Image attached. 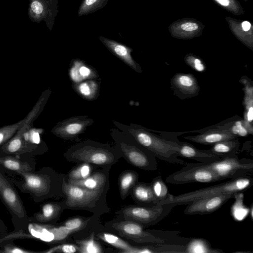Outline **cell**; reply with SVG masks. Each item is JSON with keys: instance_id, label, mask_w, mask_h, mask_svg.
Returning a JSON list of instances; mask_svg holds the SVG:
<instances>
[{"instance_id": "cell-13", "label": "cell", "mask_w": 253, "mask_h": 253, "mask_svg": "<svg viewBox=\"0 0 253 253\" xmlns=\"http://www.w3.org/2000/svg\"><path fill=\"white\" fill-rule=\"evenodd\" d=\"M57 0H30L28 14L30 20L37 23L45 22L51 30L57 13Z\"/></svg>"}, {"instance_id": "cell-26", "label": "cell", "mask_w": 253, "mask_h": 253, "mask_svg": "<svg viewBox=\"0 0 253 253\" xmlns=\"http://www.w3.org/2000/svg\"><path fill=\"white\" fill-rule=\"evenodd\" d=\"M172 83L179 91L187 94L197 93L199 89L196 79L189 74H176L172 79Z\"/></svg>"}, {"instance_id": "cell-10", "label": "cell", "mask_w": 253, "mask_h": 253, "mask_svg": "<svg viewBox=\"0 0 253 253\" xmlns=\"http://www.w3.org/2000/svg\"><path fill=\"white\" fill-rule=\"evenodd\" d=\"M181 169L169 175L166 181L172 184L189 183H211L220 181L219 178L211 169L200 163H185Z\"/></svg>"}, {"instance_id": "cell-37", "label": "cell", "mask_w": 253, "mask_h": 253, "mask_svg": "<svg viewBox=\"0 0 253 253\" xmlns=\"http://www.w3.org/2000/svg\"><path fill=\"white\" fill-rule=\"evenodd\" d=\"M107 0H84L79 12V16L89 13L104 5Z\"/></svg>"}, {"instance_id": "cell-8", "label": "cell", "mask_w": 253, "mask_h": 253, "mask_svg": "<svg viewBox=\"0 0 253 253\" xmlns=\"http://www.w3.org/2000/svg\"><path fill=\"white\" fill-rule=\"evenodd\" d=\"M200 164L214 172L221 180L249 175L253 172V161L246 158L240 159L237 155L209 164Z\"/></svg>"}, {"instance_id": "cell-41", "label": "cell", "mask_w": 253, "mask_h": 253, "mask_svg": "<svg viewBox=\"0 0 253 253\" xmlns=\"http://www.w3.org/2000/svg\"><path fill=\"white\" fill-rule=\"evenodd\" d=\"M84 221L81 218L75 217L67 220L63 227L68 231H75L81 229L84 225Z\"/></svg>"}, {"instance_id": "cell-44", "label": "cell", "mask_w": 253, "mask_h": 253, "mask_svg": "<svg viewBox=\"0 0 253 253\" xmlns=\"http://www.w3.org/2000/svg\"><path fill=\"white\" fill-rule=\"evenodd\" d=\"M249 213L250 215L251 219L253 220V204H251L250 208H249Z\"/></svg>"}, {"instance_id": "cell-22", "label": "cell", "mask_w": 253, "mask_h": 253, "mask_svg": "<svg viewBox=\"0 0 253 253\" xmlns=\"http://www.w3.org/2000/svg\"><path fill=\"white\" fill-rule=\"evenodd\" d=\"M237 137L228 130L215 129L209 130L197 135L187 136L184 138L197 143L212 145L220 141L235 139Z\"/></svg>"}, {"instance_id": "cell-28", "label": "cell", "mask_w": 253, "mask_h": 253, "mask_svg": "<svg viewBox=\"0 0 253 253\" xmlns=\"http://www.w3.org/2000/svg\"><path fill=\"white\" fill-rule=\"evenodd\" d=\"M185 253H224L222 250L212 248L208 241L202 238H191L185 245Z\"/></svg>"}, {"instance_id": "cell-36", "label": "cell", "mask_w": 253, "mask_h": 253, "mask_svg": "<svg viewBox=\"0 0 253 253\" xmlns=\"http://www.w3.org/2000/svg\"><path fill=\"white\" fill-rule=\"evenodd\" d=\"M228 130L237 136H245L249 133H253V126L250 123L241 120L236 122L230 129Z\"/></svg>"}, {"instance_id": "cell-18", "label": "cell", "mask_w": 253, "mask_h": 253, "mask_svg": "<svg viewBox=\"0 0 253 253\" xmlns=\"http://www.w3.org/2000/svg\"><path fill=\"white\" fill-rule=\"evenodd\" d=\"M232 34L246 46L253 49V26L247 20H239L230 17H226Z\"/></svg>"}, {"instance_id": "cell-15", "label": "cell", "mask_w": 253, "mask_h": 253, "mask_svg": "<svg viewBox=\"0 0 253 253\" xmlns=\"http://www.w3.org/2000/svg\"><path fill=\"white\" fill-rule=\"evenodd\" d=\"M205 27L196 19L185 18L171 23L169 26V31L173 38L189 40L200 36Z\"/></svg>"}, {"instance_id": "cell-39", "label": "cell", "mask_w": 253, "mask_h": 253, "mask_svg": "<svg viewBox=\"0 0 253 253\" xmlns=\"http://www.w3.org/2000/svg\"><path fill=\"white\" fill-rule=\"evenodd\" d=\"M184 60L189 66L197 71L203 72L205 70L206 67L203 61L194 55L187 54Z\"/></svg>"}, {"instance_id": "cell-19", "label": "cell", "mask_w": 253, "mask_h": 253, "mask_svg": "<svg viewBox=\"0 0 253 253\" xmlns=\"http://www.w3.org/2000/svg\"><path fill=\"white\" fill-rule=\"evenodd\" d=\"M179 149L178 157L194 160L203 164H209L222 159L209 150H201L186 143H177Z\"/></svg>"}, {"instance_id": "cell-38", "label": "cell", "mask_w": 253, "mask_h": 253, "mask_svg": "<svg viewBox=\"0 0 253 253\" xmlns=\"http://www.w3.org/2000/svg\"><path fill=\"white\" fill-rule=\"evenodd\" d=\"M79 247L71 244H64L53 247L42 252L44 253H75L78 252Z\"/></svg>"}, {"instance_id": "cell-23", "label": "cell", "mask_w": 253, "mask_h": 253, "mask_svg": "<svg viewBox=\"0 0 253 253\" xmlns=\"http://www.w3.org/2000/svg\"><path fill=\"white\" fill-rule=\"evenodd\" d=\"M132 189V196L138 203L146 206H153L159 203L153 193L151 183H137Z\"/></svg>"}, {"instance_id": "cell-33", "label": "cell", "mask_w": 253, "mask_h": 253, "mask_svg": "<svg viewBox=\"0 0 253 253\" xmlns=\"http://www.w3.org/2000/svg\"><path fill=\"white\" fill-rule=\"evenodd\" d=\"M79 250L78 253H101L103 250L101 246L94 240V233L90 237L84 240L77 241Z\"/></svg>"}, {"instance_id": "cell-40", "label": "cell", "mask_w": 253, "mask_h": 253, "mask_svg": "<svg viewBox=\"0 0 253 253\" xmlns=\"http://www.w3.org/2000/svg\"><path fill=\"white\" fill-rule=\"evenodd\" d=\"M0 253H37L42 252L31 251L16 246L14 243H9L0 248Z\"/></svg>"}, {"instance_id": "cell-7", "label": "cell", "mask_w": 253, "mask_h": 253, "mask_svg": "<svg viewBox=\"0 0 253 253\" xmlns=\"http://www.w3.org/2000/svg\"><path fill=\"white\" fill-rule=\"evenodd\" d=\"M0 199L10 213L14 230L27 232L29 216L14 185L0 168Z\"/></svg>"}, {"instance_id": "cell-24", "label": "cell", "mask_w": 253, "mask_h": 253, "mask_svg": "<svg viewBox=\"0 0 253 253\" xmlns=\"http://www.w3.org/2000/svg\"><path fill=\"white\" fill-rule=\"evenodd\" d=\"M100 82L96 79L84 81L78 83H73L72 87L81 97L87 100H94L99 94Z\"/></svg>"}, {"instance_id": "cell-17", "label": "cell", "mask_w": 253, "mask_h": 253, "mask_svg": "<svg viewBox=\"0 0 253 253\" xmlns=\"http://www.w3.org/2000/svg\"><path fill=\"white\" fill-rule=\"evenodd\" d=\"M103 44L107 49L131 69L138 73L142 72L140 65L132 57L131 53L133 49L121 43L103 37H99Z\"/></svg>"}, {"instance_id": "cell-16", "label": "cell", "mask_w": 253, "mask_h": 253, "mask_svg": "<svg viewBox=\"0 0 253 253\" xmlns=\"http://www.w3.org/2000/svg\"><path fill=\"white\" fill-rule=\"evenodd\" d=\"M36 162L34 158L13 156H0V168L6 174L36 170Z\"/></svg>"}, {"instance_id": "cell-42", "label": "cell", "mask_w": 253, "mask_h": 253, "mask_svg": "<svg viewBox=\"0 0 253 253\" xmlns=\"http://www.w3.org/2000/svg\"><path fill=\"white\" fill-rule=\"evenodd\" d=\"M253 119V107H251L249 108L246 109L245 114V121L251 123Z\"/></svg>"}, {"instance_id": "cell-34", "label": "cell", "mask_w": 253, "mask_h": 253, "mask_svg": "<svg viewBox=\"0 0 253 253\" xmlns=\"http://www.w3.org/2000/svg\"><path fill=\"white\" fill-rule=\"evenodd\" d=\"M91 164L83 163L69 172L67 181H76L85 179L91 174Z\"/></svg>"}, {"instance_id": "cell-45", "label": "cell", "mask_w": 253, "mask_h": 253, "mask_svg": "<svg viewBox=\"0 0 253 253\" xmlns=\"http://www.w3.org/2000/svg\"><path fill=\"white\" fill-rule=\"evenodd\" d=\"M244 1H247L248 0H243Z\"/></svg>"}, {"instance_id": "cell-6", "label": "cell", "mask_w": 253, "mask_h": 253, "mask_svg": "<svg viewBox=\"0 0 253 253\" xmlns=\"http://www.w3.org/2000/svg\"><path fill=\"white\" fill-rule=\"evenodd\" d=\"M110 134L115 142V148L128 163L145 170L157 169L158 164L155 157L132 137L116 127L111 129Z\"/></svg>"}, {"instance_id": "cell-43", "label": "cell", "mask_w": 253, "mask_h": 253, "mask_svg": "<svg viewBox=\"0 0 253 253\" xmlns=\"http://www.w3.org/2000/svg\"><path fill=\"white\" fill-rule=\"evenodd\" d=\"M8 232L7 226L0 216V235L6 234Z\"/></svg>"}, {"instance_id": "cell-3", "label": "cell", "mask_w": 253, "mask_h": 253, "mask_svg": "<svg viewBox=\"0 0 253 253\" xmlns=\"http://www.w3.org/2000/svg\"><path fill=\"white\" fill-rule=\"evenodd\" d=\"M109 225L119 235L138 243L185 245L191 239L178 236V231L146 230L140 223L130 220L112 221Z\"/></svg>"}, {"instance_id": "cell-21", "label": "cell", "mask_w": 253, "mask_h": 253, "mask_svg": "<svg viewBox=\"0 0 253 253\" xmlns=\"http://www.w3.org/2000/svg\"><path fill=\"white\" fill-rule=\"evenodd\" d=\"M62 205L47 203L42 205L40 211L29 217V222L52 224L59 217L62 210Z\"/></svg>"}, {"instance_id": "cell-35", "label": "cell", "mask_w": 253, "mask_h": 253, "mask_svg": "<svg viewBox=\"0 0 253 253\" xmlns=\"http://www.w3.org/2000/svg\"><path fill=\"white\" fill-rule=\"evenodd\" d=\"M221 8L231 13L235 16L244 14V10L238 0H212Z\"/></svg>"}, {"instance_id": "cell-12", "label": "cell", "mask_w": 253, "mask_h": 253, "mask_svg": "<svg viewBox=\"0 0 253 253\" xmlns=\"http://www.w3.org/2000/svg\"><path fill=\"white\" fill-rule=\"evenodd\" d=\"M94 120L88 116H77L58 122L52 128L51 132L56 136L66 140L77 139L91 126Z\"/></svg>"}, {"instance_id": "cell-9", "label": "cell", "mask_w": 253, "mask_h": 253, "mask_svg": "<svg viewBox=\"0 0 253 253\" xmlns=\"http://www.w3.org/2000/svg\"><path fill=\"white\" fill-rule=\"evenodd\" d=\"M174 205L171 204L153 206H131L124 208L121 214L124 219L140 223L143 227L155 225L166 217Z\"/></svg>"}, {"instance_id": "cell-31", "label": "cell", "mask_w": 253, "mask_h": 253, "mask_svg": "<svg viewBox=\"0 0 253 253\" xmlns=\"http://www.w3.org/2000/svg\"><path fill=\"white\" fill-rule=\"evenodd\" d=\"M28 114L23 119L9 125L0 127V147L11 139L28 119Z\"/></svg>"}, {"instance_id": "cell-14", "label": "cell", "mask_w": 253, "mask_h": 253, "mask_svg": "<svg viewBox=\"0 0 253 253\" xmlns=\"http://www.w3.org/2000/svg\"><path fill=\"white\" fill-rule=\"evenodd\" d=\"M235 193H224L203 198L188 204L184 211L186 215L206 214L212 213L222 207Z\"/></svg>"}, {"instance_id": "cell-1", "label": "cell", "mask_w": 253, "mask_h": 253, "mask_svg": "<svg viewBox=\"0 0 253 253\" xmlns=\"http://www.w3.org/2000/svg\"><path fill=\"white\" fill-rule=\"evenodd\" d=\"M6 175L15 187L29 195L36 203L42 202L57 194V174L49 168Z\"/></svg>"}, {"instance_id": "cell-27", "label": "cell", "mask_w": 253, "mask_h": 253, "mask_svg": "<svg viewBox=\"0 0 253 253\" xmlns=\"http://www.w3.org/2000/svg\"><path fill=\"white\" fill-rule=\"evenodd\" d=\"M240 143L235 139L224 140L217 142L208 150L221 158L237 155L239 149Z\"/></svg>"}, {"instance_id": "cell-20", "label": "cell", "mask_w": 253, "mask_h": 253, "mask_svg": "<svg viewBox=\"0 0 253 253\" xmlns=\"http://www.w3.org/2000/svg\"><path fill=\"white\" fill-rule=\"evenodd\" d=\"M69 75L73 83L97 79L99 77L95 69L79 59L72 61L69 69Z\"/></svg>"}, {"instance_id": "cell-4", "label": "cell", "mask_w": 253, "mask_h": 253, "mask_svg": "<svg viewBox=\"0 0 253 253\" xmlns=\"http://www.w3.org/2000/svg\"><path fill=\"white\" fill-rule=\"evenodd\" d=\"M64 156L70 161L100 166L112 165L122 157L115 147L89 139L73 145Z\"/></svg>"}, {"instance_id": "cell-25", "label": "cell", "mask_w": 253, "mask_h": 253, "mask_svg": "<svg viewBox=\"0 0 253 253\" xmlns=\"http://www.w3.org/2000/svg\"><path fill=\"white\" fill-rule=\"evenodd\" d=\"M69 183L92 191L105 190L107 178L105 173L96 171L85 179L67 181Z\"/></svg>"}, {"instance_id": "cell-5", "label": "cell", "mask_w": 253, "mask_h": 253, "mask_svg": "<svg viewBox=\"0 0 253 253\" xmlns=\"http://www.w3.org/2000/svg\"><path fill=\"white\" fill-rule=\"evenodd\" d=\"M253 178L246 175L231 179L229 181L174 196L170 194L168 198L157 205L171 204L176 206L188 204L199 199L224 193H236L249 189L253 185Z\"/></svg>"}, {"instance_id": "cell-30", "label": "cell", "mask_w": 253, "mask_h": 253, "mask_svg": "<svg viewBox=\"0 0 253 253\" xmlns=\"http://www.w3.org/2000/svg\"><path fill=\"white\" fill-rule=\"evenodd\" d=\"M138 178V173L132 170L125 171L120 175L119 185L120 195L123 199L127 196L129 191L136 183Z\"/></svg>"}, {"instance_id": "cell-2", "label": "cell", "mask_w": 253, "mask_h": 253, "mask_svg": "<svg viewBox=\"0 0 253 253\" xmlns=\"http://www.w3.org/2000/svg\"><path fill=\"white\" fill-rule=\"evenodd\" d=\"M113 123L116 128L132 137L155 157L173 164H185L184 161L178 158L179 144L177 143L160 138L137 124L126 125L115 120H113Z\"/></svg>"}, {"instance_id": "cell-32", "label": "cell", "mask_w": 253, "mask_h": 253, "mask_svg": "<svg viewBox=\"0 0 253 253\" xmlns=\"http://www.w3.org/2000/svg\"><path fill=\"white\" fill-rule=\"evenodd\" d=\"M151 184L153 193L159 202L169 198L170 194L169 193L168 187L161 176H157L154 178Z\"/></svg>"}, {"instance_id": "cell-11", "label": "cell", "mask_w": 253, "mask_h": 253, "mask_svg": "<svg viewBox=\"0 0 253 253\" xmlns=\"http://www.w3.org/2000/svg\"><path fill=\"white\" fill-rule=\"evenodd\" d=\"M62 191L66 197L65 203L67 207L90 208L95 205L105 190H89L71 184L63 177Z\"/></svg>"}, {"instance_id": "cell-29", "label": "cell", "mask_w": 253, "mask_h": 253, "mask_svg": "<svg viewBox=\"0 0 253 253\" xmlns=\"http://www.w3.org/2000/svg\"><path fill=\"white\" fill-rule=\"evenodd\" d=\"M97 236L104 242L120 250L122 253H133L135 247L131 246L121 238L114 234L100 232Z\"/></svg>"}]
</instances>
